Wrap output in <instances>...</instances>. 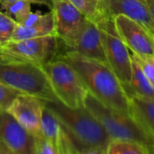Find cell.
I'll list each match as a JSON object with an SVG mask.
<instances>
[{
	"label": "cell",
	"mask_w": 154,
	"mask_h": 154,
	"mask_svg": "<svg viewBox=\"0 0 154 154\" xmlns=\"http://www.w3.org/2000/svg\"><path fill=\"white\" fill-rule=\"evenodd\" d=\"M100 32L101 40L107 64L111 66L122 85L132 79V57L128 47L121 39L114 18L100 17L96 21Z\"/></svg>",
	"instance_id": "8992f818"
},
{
	"label": "cell",
	"mask_w": 154,
	"mask_h": 154,
	"mask_svg": "<svg viewBox=\"0 0 154 154\" xmlns=\"http://www.w3.org/2000/svg\"><path fill=\"white\" fill-rule=\"evenodd\" d=\"M76 8L88 19L96 22L98 16L100 0H69Z\"/></svg>",
	"instance_id": "44dd1931"
},
{
	"label": "cell",
	"mask_w": 154,
	"mask_h": 154,
	"mask_svg": "<svg viewBox=\"0 0 154 154\" xmlns=\"http://www.w3.org/2000/svg\"><path fill=\"white\" fill-rule=\"evenodd\" d=\"M31 5L32 3L28 1L19 0L10 4L5 9V11L9 16L14 18L18 24H22L27 19V17L32 13Z\"/></svg>",
	"instance_id": "d6986e66"
},
{
	"label": "cell",
	"mask_w": 154,
	"mask_h": 154,
	"mask_svg": "<svg viewBox=\"0 0 154 154\" xmlns=\"http://www.w3.org/2000/svg\"><path fill=\"white\" fill-rule=\"evenodd\" d=\"M57 99L70 108L85 106L88 93L80 76L67 62L53 58L42 65Z\"/></svg>",
	"instance_id": "5b68a950"
},
{
	"label": "cell",
	"mask_w": 154,
	"mask_h": 154,
	"mask_svg": "<svg viewBox=\"0 0 154 154\" xmlns=\"http://www.w3.org/2000/svg\"><path fill=\"white\" fill-rule=\"evenodd\" d=\"M2 112H3V111H2V110H0V114H1V113H2Z\"/></svg>",
	"instance_id": "4dcf8cb0"
},
{
	"label": "cell",
	"mask_w": 154,
	"mask_h": 154,
	"mask_svg": "<svg viewBox=\"0 0 154 154\" xmlns=\"http://www.w3.org/2000/svg\"></svg>",
	"instance_id": "1f68e13d"
},
{
	"label": "cell",
	"mask_w": 154,
	"mask_h": 154,
	"mask_svg": "<svg viewBox=\"0 0 154 154\" xmlns=\"http://www.w3.org/2000/svg\"><path fill=\"white\" fill-rule=\"evenodd\" d=\"M148 4H149V9H150V13H151V16L152 19L154 22V0H147Z\"/></svg>",
	"instance_id": "83f0119b"
},
{
	"label": "cell",
	"mask_w": 154,
	"mask_h": 154,
	"mask_svg": "<svg viewBox=\"0 0 154 154\" xmlns=\"http://www.w3.org/2000/svg\"><path fill=\"white\" fill-rule=\"evenodd\" d=\"M132 59L140 66L143 73L154 87V56L153 55H141L136 54H131Z\"/></svg>",
	"instance_id": "7402d4cb"
},
{
	"label": "cell",
	"mask_w": 154,
	"mask_h": 154,
	"mask_svg": "<svg viewBox=\"0 0 154 154\" xmlns=\"http://www.w3.org/2000/svg\"><path fill=\"white\" fill-rule=\"evenodd\" d=\"M18 23L5 12L0 11V46L10 42Z\"/></svg>",
	"instance_id": "ffe728a7"
},
{
	"label": "cell",
	"mask_w": 154,
	"mask_h": 154,
	"mask_svg": "<svg viewBox=\"0 0 154 154\" xmlns=\"http://www.w3.org/2000/svg\"><path fill=\"white\" fill-rule=\"evenodd\" d=\"M73 154H106L104 147H87L77 150Z\"/></svg>",
	"instance_id": "484cf974"
},
{
	"label": "cell",
	"mask_w": 154,
	"mask_h": 154,
	"mask_svg": "<svg viewBox=\"0 0 154 154\" xmlns=\"http://www.w3.org/2000/svg\"><path fill=\"white\" fill-rule=\"evenodd\" d=\"M54 58L67 62L80 76L88 92L104 105L131 113L130 101L124 87L107 63L75 53H59Z\"/></svg>",
	"instance_id": "6da1fadb"
},
{
	"label": "cell",
	"mask_w": 154,
	"mask_h": 154,
	"mask_svg": "<svg viewBox=\"0 0 154 154\" xmlns=\"http://www.w3.org/2000/svg\"><path fill=\"white\" fill-rule=\"evenodd\" d=\"M75 53L79 55L107 63L101 35L96 22L87 19L77 36L64 44L59 40L58 53Z\"/></svg>",
	"instance_id": "ba28073f"
},
{
	"label": "cell",
	"mask_w": 154,
	"mask_h": 154,
	"mask_svg": "<svg viewBox=\"0 0 154 154\" xmlns=\"http://www.w3.org/2000/svg\"><path fill=\"white\" fill-rule=\"evenodd\" d=\"M19 94H21V93L0 82V110L7 111Z\"/></svg>",
	"instance_id": "603a6c76"
},
{
	"label": "cell",
	"mask_w": 154,
	"mask_h": 154,
	"mask_svg": "<svg viewBox=\"0 0 154 154\" xmlns=\"http://www.w3.org/2000/svg\"><path fill=\"white\" fill-rule=\"evenodd\" d=\"M0 82L14 90L42 101H56L42 65L0 55Z\"/></svg>",
	"instance_id": "3957f363"
},
{
	"label": "cell",
	"mask_w": 154,
	"mask_h": 154,
	"mask_svg": "<svg viewBox=\"0 0 154 154\" xmlns=\"http://www.w3.org/2000/svg\"><path fill=\"white\" fill-rule=\"evenodd\" d=\"M132 79L123 85L128 98L132 96H138L143 98H154V87L143 73L140 66L132 59Z\"/></svg>",
	"instance_id": "e0dca14e"
},
{
	"label": "cell",
	"mask_w": 154,
	"mask_h": 154,
	"mask_svg": "<svg viewBox=\"0 0 154 154\" xmlns=\"http://www.w3.org/2000/svg\"><path fill=\"white\" fill-rule=\"evenodd\" d=\"M0 154H14L5 144L0 142Z\"/></svg>",
	"instance_id": "4316f807"
},
{
	"label": "cell",
	"mask_w": 154,
	"mask_h": 154,
	"mask_svg": "<svg viewBox=\"0 0 154 154\" xmlns=\"http://www.w3.org/2000/svg\"><path fill=\"white\" fill-rule=\"evenodd\" d=\"M131 114L154 140V98L129 97Z\"/></svg>",
	"instance_id": "2e32d148"
},
{
	"label": "cell",
	"mask_w": 154,
	"mask_h": 154,
	"mask_svg": "<svg viewBox=\"0 0 154 154\" xmlns=\"http://www.w3.org/2000/svg\"><path fill=\"white\" fill-rule=\"evenodd\" d=\"M152 148L153 149V151H154V145H152Z\"/></svg>",
	"instance_id": "f546056e"
},
{
	"label": "cell",
	"mask_w": 154,
	"mask_h": 154,
	"mask_svg": "<svg viewBox=\"0 0 154 154\" xmlns=\"http://www.w3.org/2000/svg\"><path fill=\"white\" fill-rule=\"evenodd\" d=\"M44 101L35 96L21 93L12 103L7 112L29 133L39 135Z\"/></svg>",
	"instance_id": "4fadbf2b"
},
{
	"label": "cell",
	"mask_w": 154,
	"mask_h": 154,
	"mask_svg": "<svg viewBox=\"0 0 154 154\" xmlns=\"http://www.w3.org/2000/svg\"><path fill=\"white\" fill-rule=\"evenodd\" d=\"M59 50V38L52 34L10 41L0 46V55L43 65L52 60Z\"/></svg>",
	"instance_id": "52a82bcc"
},
{
	"label": "cell",
	"mask_w": 154,
	"mask_h": 154,
	"mask_svg": "<svg viewBox=\"0 0 154 154\" xmlns=\"http://www.w3.org/2000/svg\"><path fill=\"white\" fill-rule=\"evenodd\" d=\"M55 34V25L52 12H32L27 19L18 24L11 41H19L29 38L42 37Z\"/></svg>",
	"instance_id": "9a60e30c"
},
{
	"label": "cell",
	"mask_w": 154,
	"mask_h": 154,
	"mask_svg": "<svg viewBox=\"0 0 154 154\" xmlns=\"http://www.w3.org/2000/svg\"><path fill=\"white\" fill-rule=\"evenodd\" d=\"M15 1H19V0H0V6L1 8H3L4 10L12 3L15 2ZM23 1H28L32 4H36V5H42L47 6L48 8H51V0H23Z\"/></svg>",
	"instance_id": "d4e9b609"
},
{
	"label": "cell",
	"mask_w": 154,
	"mask_h": 154,
	"mask_svg": "<svg viewBox=\"0 0 154 154\" xmlns=\"http://www.w3.org/2000/svg\"><path fill=\"white\" fill-rule=\"evenodd\" d=\"M67 130L79 149L87 147L106 148L110 138L97 119L85 107L70 108L59 100L44 101Z\"/></svg>",
	"instance_id": "7a4b0ae2"
},
{
	"label": "cell",
	"mask_w": 154,
	"mask_h": 154,
	"mask_svg": "<svg viewBox=\"0 0 154 154\" xmlns=\"http://www.w3.org/2000/svg\"><path fill=\"white\" fill-rule=\"evenodd\" d=\"M39 135L53 143L61 154H73L79 150L67 130L45 104L42 111Z\"/></svg>",
	"instance_id": "5bb4252c"
},
{
	"label": "cell",
	"mask_w": 154,
	"mask_h": 154,
	"mask_svg": "<svg viewBox=\"0 0 154 154\" xmlns=\"http://www.w3.org/2000/svg\"><path fill=\"white\" fill-rule=\"evenodd\" d=\"M0 142L14 154H34L35 136L7 111L0 114Z\"/></svg>",
	"instance_id": "7c38bea8"
},
{
	"label": "cell",
	"mask_w": 154,
	"mask_h": 154,
	"mask_svg": "<svg viewBox=\"0 0 154 154\" xmlns=\"http://www.w3.org/2000/svg\"><path fill=\"white\" fill-rule=\"evenodd\" d=\"M147 154H154V151L153 149L152 148V146L147 147Z\"/></svg>",
	"instance_id": "f1b7e54d"
},
{
	"label": "cell",
	"mask_w": 154,
	"mask_h": 154,
	"mask_svg": "<svg viewBox=\"0 0 154 154\" xmlns=\"http://www.w3.org/2000/svg\"><path fill=\"white\" fill-rule=\"evenodd\" d=\"M116 30L134 54L154 56V34L143 25L137 21L120 15L114 17Z\"/></svg>",
	"instance_id": "9c48e42d"
},
{
	"label": "cell",
	"mask_w": 154,
	"mask_h": 154,
	"mask_svg": "<svg viewBox=\"0 0 154 154\" xmlns=\"http://www.w3.org/2000/svg\"><path fill=\"white\" fill-rule=\"evenodd\" d=\"M51 3L55 34L62 44H67L77 36L88 18L69 0H51Z\"/></svg>",
	"instance_id": "30bf717a"
},
{
	"label": "cell",
	"mask_w": 154,
	"mask_h": 154,
	"mask_svg": "<svg viewBox=\"0 0 154 154\" xmlns=\"http://www.w3.org/2000/svg\"><path fill=\"white\" fill-rule=\"evenodd\" d=\"M85 107L101 123L110 140L133 141L146 147L154 145L152 137L131 113L109 108L89 93L85 100Z\"/></svg>",
	"instance_id": "277c9868"
},
{
	"label": "cell",
	"mask_w": 154,
	"mask_h": 154,
	"mask_svg": "<svg viewBox=\"0 0 154 154\" xmlns=\"http://www.w3.org/2000/svg\"><path fill=\"white\" fill-rule=\"evenodd\" d=\"M106 152V154H147V147L133 141L110 140Z\"/></svg>",
	"instance_id": "ac0fdd59"
},
{
	"label": "cell",
	"mask_w": 154,
	"mask_h": 154,
	"mask_svg": "<svg viewBox=\"0 0 154 154\" xmlns=\"http://www.w3.org/2000/svg\"><path fill=\"white\" fill-rule=\"evenodd\" d=\"M128 16L143 25L154 34V22L152 19L147 0H100L98 16L114 18L117 15ZM96 20V21H97Z\"/></svg>",
	"instance_id": "8fae6325"
},
{
	"label": "cell",
	"mask_w": 154,
	"mask_h": 154,
	"mask_svg": "<svg viewBox=\"0 0 154 154\" xmlns=\"http://www.w3.org/2000/svg\"><path fill=\"white\" fill-rule=\"evenodd\" d=\"M34 154H61V152L53 143L42 136L35 135Z\"/></svg>",
	"instance_id": "cb8c5ba5"
}]
</instances>
